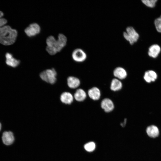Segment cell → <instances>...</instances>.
Masks as SVG:
<instances>
[{"mask_svg":"<svg viewBox=\"0 0 161 161\" xmlns=\"http://www.w3.org/2000/svg\"><path fill=\"white\" fill-rule=\"evenodd\" d=\"M18 32L10 26L5 25L0 28V43L5 46L12 45L16 41Z\"/></svg>","mask_w":161,"mask_h":161,"instance_id":"obj_1","label":"cell"},{"mask_svg":"<svg viewBox=\"0 0 161 161\" xmlns=\"http://www.w3.org/2000/svg\"><path fill=\"white\" fill-rule=\"evenodd\" d=\"M67 41L66 36L62 33L58 34L52 47H46L47 51L50 55H53L61 51L65 46Z\"/></svg>","mask_w":161,"mask_h":161,"instance_id":"obj_2","label":"cell"},{"mask_svg":"<svg viewBox=\"0 0 161 161\" xmlns=\"http://www.w3.org/2000/svg\"><path fill=\"white\" fill-rule=\"evenodd\" d=\"M57 72L54 68L47 69L40 73L39 76L43 81L51 84H54L57 80Z\"/></svg>","mask_w":161,"mask_h":161,"instance_id":"obj_3","label":"cell"},{"mask_svg":"<svg viewBox=\"0 0 161 161\" xmlns=\"http://www.w3.org/2000/svg\"><path fill=\"white\" fill-rule=\"evenodd\" d=\"M123 36L131 45L137 42L139 38V34L132 26H128L126 28V31L123 33Z\"/></svg>","mask_w":161,"mask_h":161,"instance_id":"obj_4","label":"cell"},{"mask_svg":"<svg viewBox=\"0 0 161 161\" xmlns=\"http://www.w3.org/2000/svg\"><path fill=\"white\" fill-rule=\"evenodd\" d=\"M41 30L40 25L37 23H33L29 24L25 29L24 31L27 36L31 37L39 34Z\"/></svg>","mask_w":161,"mask_h":161,"instance_id":"obj_5","label":"cell"},{"mask_svg":"<svg viewBox=\"0 0 161 161\" xmlns=\"http://www.w3.org/2000/svg\"><path fill=\"white\" fill-rule=\"evenodd\" d=\"M72 57L73 60L77 62H82L86 59L87 56L86 52L82 49L77 48L72 52Z\"/></svg>","mask_w":161,"mask_h":161,"instance_id":"obj_6","label":"cell"},{"mask_svg":"<svg viewBox=\"0 0 161 161\" xmlns=\"http://www.w3.org/2000/svg\"><path fill=\"white\" fill-rule=\"evenodd\" d=\"M3 143L6 145H10L13 143L15 138L13 132L11 131H5L3 132L1 136Z\"/></svg>","mask_w":161,"mask_h":161,"instance_id":"obj_7","label":"cell"},{"mask_svg":"<svg viewBox=\"0 0 161 161\" xmlns=\"http://www.w3.org/2000/svg\"><path fill=\"white\" fill-rule=\"evenodd\" d=\"M5 63L7 65L12 68L17 67L20 64L19 60L14 58L13 55L9 52H7L5 55Z\"/></svg>","mask_w":161,"mask_h":161,"instance_id":"obj_8","label":"cell"},{"mask_svg":"<svg viewBox=\"0 0 161 161\" xmlns=\"http://www.w3.org/2000/svg\"><path fill=\"white\" fill-rule=\"evenodd\" d=\"M101 108L106 112L112 111L114 108V105L111 100L109 98H105L101 102Z\"/></svg>","mask_w":161,"mask_h":161,"instance_id":"obj_9","label":"cell"},{"mask_svg":"<svg viewBox=\"0 0 161 161\" xmlns=\"http://www.w3.org/2000/svg\"><path fill=\"white\" fill-rule=\"evenodd\" d=\"M60 98L61 102L63 103L70 105L73 102L74 97L73 95L71 93L65 92L61 94Z\"/></svg>","mask_w":161,"mask_h":161,"instance_id":"obj_10","label":"cell"},{"mask_svg":"<svg viewBox=\"0 0 161 161\" xmlns=\"http://www.w3.org/2000/svg\"><path fill=\"white\" fill-rule=\"evenodd\" d=\"M113 75L115 78L120 80L125 79L127 76V72L123 67L118 66L116 67L114 70Z\"/></svg>","mask_w":161,"mask_h":161,"instance_id":"obj_11","label":"cell"},{"mask_svg":"<svg viewBox=\"0 0 161 161\" xmlns=\"http://www.w3.org/2000/svg\"><path fill=\"white\" fill-rule=\"evenodd\" d=\"M88 95L92 100H97L100 97L101 92L99 88L96 87H94L88 90Z\"/></svg>","mask_w":161,"mask_h":161,"instance_id":"obj_12","label":"cell"},{"mask_svg":"<svg viewBox=\"0 0 161 161\" xmlns=\"http://www.w3.org/2000/svg\"><path fill=\"white\" fill-rule=\"evenodd\" d=\"M67 83L68 86L72 89L78 88L80 84V81L77 78L70 76L67 79Z\"/></svg>","mask_w":161,"mask_h":161,"instance_id":"obj_13","label":"cell"},{"mask_svg":"<svg viewBox=\"0 0 161 161\" xmlns=\"http://www.w3.org/2000/svg\"><path fill=\"white\" fill-rule=\"evenodd\" d=\"M160 47L157 44H154L148 48V54L150 57L154 58L157 57L161 51Z\"/></svg>","mask_w":161,"mask_h":161,"instance_id":"obj_14","label":"cell"},{"mask_svg":"<svg viewBox=\"0 0 161 161\" xmlns=\"http://www.w3.org/2000/svg\"><path fill=\"white\" fill-rule=\"evenodd\" d=\"M87 94L85 91L82 89H77L74 94V99L78 102H82L85 100Z\"/></svg>","mask_w":161,"mask_h":161,"instance_id":"obj_15","label":"cell"},{"mask_svg":"<svg viewBox=\"0 0 161 161\" xmlns=\"http://www.w3.org/2000/svg\"><path fill=\"white\" fill-rule=\"evenodd\" d=\"M146 132L148 135L152 138L158 137L159 133L158 128L154 125L148 126L146 129Z\"/></svg>","mask_w":161,"mask_h":161,"instance_id":"obj_16","label":"cell"},{"mask_svg":"<svg viewBox=\"0 0 161 161\" xmlns=\"http://www.w3.org/2000/svg\"><path fill=\"white\" fill-rule=\"evenodd\" d=\"M122 83L120 80L116 78L112 80L110 86V89L112 91H119L122 89Z\"/></svg>","mask_w":161,"mask_h":161,"instance_id":"obj_17","label":"cell"},{"mask_svg":"<svg viewBox=\"0 0 161 161\" xmlns=\"http://www.w3.org/2000/svg\"><path fill=\"white\" fill-rule=\"evenodd\" d=\"M157 75L156 73L152 70L146 71L144 76L145 80L148 83H150L151 81H154L157 78Z\"/></svg>","mask_w":161,"mask_h":161,"instance_id":"obj_18","label":"cell"},{"mask_svg":"<svg viewBox=\"0 0 161 161\" xmlns=\"http://www.w3.org/2000/svg\"><path fill=\"white\" fill-rule=\"evenodd\" d=\"M85 150L89 152L93 151L95 148V144L93 142H90L86 143L84 145Z\"/></svg>","mask_w":161,"mask_h":161,"instance_id":"obj_19","label":"cell"},{"mask_svg":"<svg viewBox=\"0 0 161 161\" xmlns=\"http://www.w3.org/2000/svg\"><path fill=\"white\" fill-rule=\"evenodd\" d=\"M146 6L150 7H154L157 1V0H142L141 1Z\"/></svg>","mask_w":161,"mask_h":161,"instance_id":"obj_20","label":"cell"},{"mask_svg":"<svg viewBox=\"0 0 161 161\" xmlns=\"http://www.w3.org/2000/svg\"><path fill=\"white\" fill-rule=\"evenodd\" d=\"M154 24L157 30L161 32V15L155 20Z\"/></svg>","mask_w":161,"mask_h":161,"instance_id":"obj_21","label":"cell"},{"mask_svg":"<svg viewBox=\"0 0 161 161\" xmlns=\"http://www.w3.org/2000/svg\"><path fill=\"white\" fill-rule=\"evenodd\" d=\"M3 13L0 10V28L6 25L7 23V20L3 18Z\"/></svg>","mask_w":161,"mask_h":161,"instance_id":"obj_22","label":"cell"},{"mask_svg":"<svg viewBox=\"0 0 161 161\" xmlns=\"http://www.w3.org/2000/svg\"><path fill=\"white\" fill-rule=\"evenodd\" d=\"M126 119H125L123 122L120 124L121 126L123 127H124L126 123Z\"/></svg>","mask_w":161,"mask_h":161,"instance_id":"obj_23","label":"cell"},{"mask_svg":"<svg viewBox=\"0 0 161 161\" xmlns=\"http://www.w3.org/2000/svg\"><path fill=\"white\" fill-rule=\"evenodd\" d=\"M1 123L0 122V131H1Z\"/></svg>","mask_w":161,"mask_h":161,"instance_id":"obj_24","label":"cell"}]
</instances>
